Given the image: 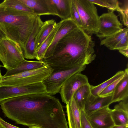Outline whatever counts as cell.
<instances>
[{
    "label": "cell",
    "instance_id": "obj_8",
    "mask_svg": "<svg viewBox=\"0 0 128 128\" xmlns=\"http://www.w3.org/2000/svg\"><path fill=\"white\" fill-rule=\"evenodd\" d=\"M46 93L42 82L20 86H0V102L3 100L22 95Z\"/></svg>",
    "mask_w": 128,
    "mask_h": 128
},
{
    "label": "cell",
    "instance_id": "obj_1",
    "mask_svg": "<svg viewBox=\"0 0 128 128\" xmlns=\"http://www.w3.org/2000/svg\"><path fill=\"white\" fill-rule=\"evenodd\" d=\"M4 115L28 127L69 128L64 106L47 93L24 94L0 102Z\"/></svg>",
    "mask_w": 128,
    "mask_h": 128
},
{
    "label": "cell",
    "instance_id": "obj_40",
    "mask_svg": "<svg viewBox=\"0 0 128 128\" xmlns=\"http://www.w3.org/2000/svg\"></svg>",
    "mask_w": 128,
    "mask_h": 128
},
{
    "label": "cell",
    "instance_id": "obj_28",
    "mask_svg": "<svg viewBox=\"0 0 128 128\" xmlns=\"http://www.w3.org/2000/svg\"><path fill=\"white\" fill-rule=\"evenodd\" d=\"M119 9L117 11L123 24L128 28V0H119Z\"/></svg>",
    "mask_w": 128,
    "mask_h": 128
},
{
    "label": "cell",
    "instance_id": "obj_2",
    "mask_svg": "<svg viewBox=\"0 0 128 128\" xmlns=\"http://www.w3.org/2000/svg\"><path fill=\"white\" fill-rule=\"evenodd\" d=\"M95 46L91 36L78 27L59 41L51 56L41 60L54 71L86 66L96 58Z\"/></svg>",
    "mask_w": 128,
    "mask_h": 128
},
{
    "label": "cell",
    "instance_id": "obj_4",
    "mask_svg": "<svg viewBox=\"0 0 128 128\" xmlns=\"http://www.w3.org/2000/svg\"><path fill=\"white\" fill-rule=\"evenodd\" d=\"M53 69L47 66L26 71L14 75L4 77L0 80V86H22L42 82L53 72Z\"/></svg>",
    "mask_w": 128,
    "mask_h": 128
},
{
    "label": "cell",
    "instance_id": "obj_17",
    "mask_svg": "<svg viewBox=\"0 0 128 128\" xmlns=\"http://www.w3.org/2000/svg\"><path fill=\"white\" fill-rule=\"evenodd\" d=\"M65 107L69 128H83L81 121V110L73 97L66 104Z\"/></svg>",
    "mask_w": 128,
    "mask_h": 128
},
{
    "label": "cell",
    "instance_id": "obj_22",
    "mask_svg": "<svg viewBox=\"0 0 128 128\" xmlns=\"http://www.w3.org/2000/svg\"><path fill=\"white\" fill-rule=\"evenodd\" d=\"M61 20L71 18V0H52Z\"/></svg>",
    "mask_w": 128,
    "mask_h": 128
},
{
    "label": "cell",
    "instance_id": "obj_25",
    "mask_svg": "<svg viewBox=\"0 0 128 128\" xmlns=\"http://www.w3.org/2000/svg\"><path fill=\"white\" fill-rule=\"evenodd\" d=\"M124 73V71H119L113 76L101 84L96 86L90 85L91 94L94 95L98 96V94L103 90L123 75Z\"/></svg>",
    "mask_w": 128,
    "mask_h": 128
},
{
    "label": "cell",
    "instance_id": "obj_6",
    "mask_svg": "<svg viewBox=\"0 0 128 128\" xmlns=\"http://www.w3.org/2000/svg\"><path fill=\"white\" fill-rule=\"evenodd\" d=\"M25 59L22 48L17 43L7 38L0 42V60L7 71L18 65Z\"/></svg>",
    "mask_w": 128,
    "mask_h": 128
},
{
    "label": "cell",
    "instance_id": "obj_19",
    "mask_svg": "<svg viewBox=\"0 0 128 128\" xmlns=\"http://www.w3.org/2000/svg\"><path fill=\"white\" fill-rule=\"evenodd\" d=\"M48 65L42 60L29 61L25 60L14 68L7 70L3 76H11L26 71L38 69L45 66Z\"/></svg>",
    "mask_w": 128,
    "mask_h": 128
},
{
    "label": "cell",
    "instance_id": "obj_39",
    "mask_svg": "<svg viewBox=\"0 0 128 128\" xmlns=\"http://www.w3.org/2000/svg\"><path fill=\"white\" fill-rule=\"evenodd\" d=\"M0 128H4L0 124Z\"/></svg>",
    "mask_w": 128,
    "mask_h": 128
},
{
    "label": "cell",
    "instance_id": "obj_24",
    "mask_svg": "<svg viewBox=\"0 0 128 128\" xmlns=\"http://www.w3.org/2000/svg\"><path fill=\"white\" fill-rule=\"evenodd\" d=\"M60 21L56 23V25L52 30L36 52V59L41 60L44 58L46 50L53 40L60 26Z\"/></svg>",
    "mask_w": 128,
    "mask_h": 128
},
{
    "label": "cell",
    "instance_id": "obj_12",
    "mask_svg": "<svg viewBox=\"0 0 128 128\" xmlns=\"http://www.w3.org/2000/svg\"><path fill=\"white\" fill-rule=\"evenodd\" d=\"M43 23L40 16H37L32 30L22 49L24 58L30 59H36V47L37 36Z\"/></svg>",
    "mask_w": 128,
    "mask_h": 128
},
{
    "label": "cell",
    "instance_id": "obj_31",
    "mask_svg": "<svg viewBox=\"0 0 128 128\" xmlns=\"http://www.w3.org/2000/svg\"><path fill=\"white\" fill-rule=\"evenodd\" d=\"M128 48V33L120 40L114 47V50Z\"/></svg>",
    "mask_w": 128,
    "mask_h": 128
},
{
    "label": "cell",
    "instance_id": "obj_27",
    "mask_svg": "<svg viewBox=\"0 0 128 128\" xmlns=\"http://www.w3.org/2000/svg\"><path fill=\"white\" fill-rule=\"evenodd\" d=\"M88 0L94 4L106 8L110 10L117 11L119 8V1L118 0Z\"/></svg>",
    "mask_w": 128,
    "mask_h": 128
},
{
    "label": "cell",
    "instance_id": "obj_13",
    "mask_svg": "<svg viewBox=\"0 0 128 128\" xmlns=\"http://www.w3.org/2000/svg\"><path fill=\"white\" fill-rule=\"evenodd\" d=\"M29 8L36 16H58L56 8L52 0H19Z\"/></svg>",
    "mask_w": 128,
    "mask_h": 128
},
{
    "label": "cell",
    "instance_id": "obj_5",
    "mask_svg": "<svg viewBox=\"0 0 128 128\" xmlns=\"http://www.w3.org/2000/svg\"><path fill=\"white\" fill-rule=\"evenodd\" d=\"M78 10L82 23V29L87 34H97L99 19L97 9L88 0H72Z\"/></svg>",
    "mask_w": 128,
    "mask_h": 128
},
{
    "label": "cell",
    "instance_id": "obj_33",
    "mask_svg": "<svg viewBox=\"0 0 128 128\" xmlns=\"http://www.w3.org/2000/svg\"><path fill=\"white\" fill-rule=\"evenodd\" d=\"M0 124L4 128H20L7 122L0 117Z\"/></svg>",
    "mask_w": 128,
    "mask_h": 128
},
{
    "label": "cell",
    "instance_id": "obj_38",
    "mask_svg": "<svg viewBox=\"0 0 128 128\" xmlns=\"http://www.w3.org/2000/svg\"><path fill=\"white\" fill-rule=\"evenodd\" d=\"M0 80L1 78H2V75L1 74V70H0Z\"/></svg>",
    "mask_w": 128,
    "mask_h": 128
},
{
    "label": "cell",
    "instance_id": "obj_7",
    "mask_svg": "<svg viewBox=\"0 0 128 128\" xmlns=\"http://www.w3.org/2000/svg\"><path fill=\"white\" fill-rule=\"evenodd\" d=\"M86 66H82L68 69L53 70L42 82L46 93L52 96L59 93L62 85L68 78L74 74L84 70Z\"/></svg>",
    "mask_w": 128,
    "mask_h": 128
},
{
    "label": "cell",
    "instance_id": "obj_32",
    "mask_svg": "<svg viewBox=\"0 0 128 128\" xmlns=\"http://www.w3.org/2000/svg\"><path fill=\"white\" fill-rule=\"evenodd\" d=\"M81 121L83 128H92L84 110L80 111Z\"/></svg>",
    "mask_w": 128,
    "mask_h": 128
},
{
    "label": "cell",
    "instance_id": "obj_20",
    "mask_svg": "<svg viewBox=\"0 0 128 128\" xmlns=\"http://www.w3.org/2000/svg\"><path fill=\"white\" fill-rule=\"evenodd\" d=\"M56 24V22L53 19L47 20L44 22L37 36L36 47V54Z\"/></svg>",
    "mask_w": 128,
    "mask_h": 128
},
{
    "label": "cell",
    "instance_id": "obj_15",
    "mask_svg": "<svg viewBox=\"0 0 128 128\" xmlns=\"http://www.w3.org/2000/svg\"><path fill=\"white\" fill-rule=\"evenodd\" d=\"M112 95L102 97L94 95L91 94L88 98L85 104L84 110L87 116L96 111L112 104Z\"/></svg>",
    "mask_w": 128,
    "mask_h": 128
},
{
    "label": "cell",
    "instance_id": "obj_30",
    "mask_svg": "<svg viewBox=\"0 0 128 128\" xmlns=\"http://www.w3.org/2000/svg\"><path fill=\"white\" fill-rule=\"evenodd\" d=\"M71 18L75 21L80 28H82V23L80 15L72 0H71Z\"/></svg>",
    "mask_w": 128,
    "mask_h": 128
},
{
    "label": "cell",
    "instance_id": "obj_36",
    "mask_svg": "<svg viewBox=\"0 0 128 128\" xmlns=\"http://www.w3.org/2000/svg\"><path fill=\"white\" fill-rule=\"evenodd\" d=\"M111 128H128V126L115 125Z\"/></svg>",
    "mask_w": 128,
    "mask_h": 128
},
{
    "label": "cell",
    "instance_id": "obj_18",
    "mask_svg": "<svg viewBox=\"0 0 128 128\" xmlns=\"http://www.w3.org/2000/svg\"><path fill=\"white\" fill-rule=\"evenodd\" d=\"M122 78L117 85L112 95V103L128 98V68L125 69Z\"/></svg>",
    "mask_w": 128,
    "mask_h": 128
},
{
    "label": "cell",
    "instance_id": "obj_10",
    "mask_svg": "<svg viewBox=\"0 0 128 128\" xmlns=\"http://www.w3.org/2000/svg\"><path fill=\"white\" fill-rule=\"evenodd\" d=\"M88 78L80 73L68 78L62 85L59 93L62 102L66 104L72 98L75 92L80 87L89 84Z\"/></svg>",
    "mask_w": 128,
    "mask_h": 128
},
{
    "label": "cell",
    "instance_id": "obj_11",
    "mask_svg": "<svg viewBox=\"0 0 128 128\" xmlns=\"http://www.w3.org/2000/svg\"><path fill=\"white\" fill-rule=\"evenodd\" d=\"M109 106L96 111L88 116L92 128H111L115 125Z\"/></svg>",
    "mask_w": 128,
    "mask_h": 128
},
{
    "label": "cell",
    "instance_id": "obj_23",
    "mask_svg": "<svg viewBox=\"0 0 128 128\" xmlns=\"http://www.w3.org/2000/svg\"><path fill=\"white\" fill-rule=\"evenodd\" d=\"M128 33V28H123L120 31L102 40L100 44L104 45L110 50L114 49L120 40Z\"/></svg>",
    "mask_w": 128,
    "mask_h": 128
},
{
    "label": "cell",
    "instance_id": "obj_9",
    "mask_svg": "<svg viewBox=\"0 0 128 128\" xmlns=\"http://www.w3.org/2000/svg\"><path fill=\"white\" fill-rule=\"evenodd\" d=\"M99 31L96 36L100 39L105 38L120 31L122 24L118 20L114 11L108 10L99 16Z\"/></svg>",
    "mask_w": 128,
    "mask_h": 128
},
{
    "label": "cell",
    "instance_id": "obj_14",
    "mask_svg": "<svg viewBox=\"0 0 128 128\" xmlns=\"http://www.w3.org/2000/svg\"><path fill=\"white\" fill-rule=\"evenodd\" d=\"M60 22V27L54 38L46 50L44 59L52 56L56 44L63 37L71 31L79 27L71 18L61 20Z\"/></svg>",
    "mask_w": 128,
    "mask_h": 128
},
{
    "label": "cell",
    "instance_id": "obj_3",
    "mask_svg": "<svg viewBox=\"0 0 128 128\" xmlns=\"http://www.w3.org/2000/svg\"><path fill=\"white\" fill-rule=\"evenodd\" d=\"M37 16L0 4V29L6 38L18 44L22 50Z\"/></svg>",
    "mask_w": 128,
    "mask_h": 128
},
{
    "label": "cell",
    "instance_id": "obj_37",
    "mask_svg": "<svg viewBox=\"0 0 128 128\" xmlns=\"http://www.w3.org/2000/svg\"><path fill=\"white\" fill-rule=\"evenodd\" d=\"M29 128H41L39 127L36 126H30L28 127Z\"/></svg>",
    "mask_w": 128,
    "mask_h": 128
},
{
    "label": "cell",
    "instance_id": "obj_35",
    "mask_svg": "<svg viewBox=\"0 0 128 128\" xmlns=\"http://www.w3.org/2000/svg\"><path fill=\"white\" fill-rule=\"evenodd\" d=\"M6 38L5 34L0 29V42L2 39Z\"/></svg>",
    "mask_w": 128,
    "mask_h": 128
},
{
    "label": "cell",
    "instance_id": "obj_16",
    "mask_svg": "<svg viewBox=\"0 0 128 128\" xmlns=\"http://www.w3.org/2000/svg\"><path fill=\"white\" fill-rule=\"evenodd\" d=\"M111 113L115 125L128 126V98L116 105Z\"/></svg>",
    "mask_w": 128,
    "mask_h": 128
},
{
    "label": "cell",
    "instance_id": "obj_34",
    "mask_svg": "<svg viewBox=\"0 0 128 128\" xmlns=\"http://www.w3.org/2000/svg\"><path fill=\"white\" fill-rule=\"evenodd\" d=\"M119 52L125 56L126 58H128V48L120 49L119 50Z\"/></svg>",
    "mask_w": 128,
    "mask_h": 128
},
{
    "label": "cell",
    "instance_id": "obj_26",
    "mask_svg": "<svg viewBox=\"0 0 128 128\" xmlns=\"http://www.w3.org/2000/svg\"><path fill=\"white\" fill-rule=\"evenodd\" d=\"M2 3L7 7L17 10L34 14L32 10L19 0H5Z\"/></svg>",
    "mask_w": 128,
    "mask_h": 128
},
{
    "label": "cell",
    "instance_id": "obj_29",
    "mask_svg": "<svg viewBox=\"0 0 128 128\" xmlns=\"http://www.w3.org/2000/svg\"><path fill=\"white\" fill-rule=\"evenodd\" d=\"M124 75L105 88L98 94V96L104 97L112 95L117 85L122 78Z\"/></svg>",
    "mask_w": 128,
    "mask_h": 128
},
{
    "label": "cell",
    "instance_id": "obj_21",
    "mask_svg": "<svg viewBox=\"0 0 128 128\" xmlns=\"http://www.w3.org/2000/svg\"><path fill=\"white\" fill-rule=\"evenodd\" d=\"M89 84L83 86L76 90L72 97L80 110H84L86 102L91 94Z\"/></svg>",
    "mask_w": 128,
    "mask_h": 128
}]
</instances>
